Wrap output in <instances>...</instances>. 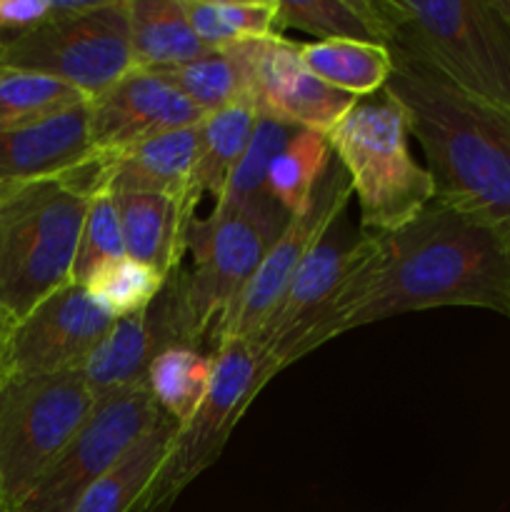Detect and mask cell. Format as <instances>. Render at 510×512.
<instances>
[{
  "label": "cell",
  "mask_w": 510,
  "mask_h": 512,
  "mask_svg": "<svg viewBox=\"0 0 510 512\" xmlns=\"http://www.w3.org/2000/svg\"><path fill=\"white\" fill-rule=\"evenodd\" d=\"M328 143L348 173L363 233H395L435 200L433 175L410 153L408 115L388 95L355 103L330 130Z\"/></svg>",
  "instance_id": "5b68a950"
},
{
  "label": "cell",
  "mask_w": 510,
  "mask_h": 512,
  "mask_svg": "<svg viewBox=\"0 0 510 512\" xmlns=\"http://www.w3.org/2000/svg\"><path fill=\"white\" fill-rule=\"evenodd\" d=\"M288 220L283 205L270 203L233 213H210L193 223L188 243L195 258L193 268L188 273L178 270L168 278L188 348L210 343L218 320L233 308Z\"/></svg>",
  "instance_id": "8992f818"
},
{
  "label": "cell",
  "mask_w": 510,
  "mask_h": 512,
  "mask_svg": "<svg viewBox=\"0 0 510 512\" xmlns=\"http://www.w3.org/2000/svg\"><path fill=\"white\" fill-rule=\"evenodd\" d=\"M213 380V355L200 348H168L150 363L148 388L158 408L178 423L188 425L203 408Z\"/></svg>",
  "instance_id": "d4e9b609"
},
{
  "label": "cell",
  "mask_w": 510,
  "mask_h": 512,
  "mask_svg": "<svg viewBox=\"0 0 510 512\" xmlns=\"http://www.w3.org/2000/svg\"><path fill=\"white\" fill-rule=\"evenodd\" d=\"M285 28L318 40H358L388 48V25L378 0H278V35Z\"/></svg>",
  "instance_id": "cb8c5ba5"
},
{
  "label": "cell",
  "mask_w": 510,
  "mask_h": 512,
  "mask_svg": "<svg viewBox=\"0 0 510 512\" xmlns=\"http://www.w3.org/2000/svg\"><path fill=\"white\" fill-rule=\"evenodd\" d=\"M175 433L178 423L163 415L98 483L90 485L73 512H133L163 468Z\"/></svg>",
  "instance_id": "7402d4cb"
},
{
  "label": "cell",
  "mask_w": 510,
  "mask_h": 512,
  "mask_svg": "<svg viewBox=\"0 0 510 512\" xmlns=\"http://www.w3.org/2000/svg\"><path fill=\"white\" fill-rule=\"evenodd\" d=\"M0 65L60 80L90 103L135 70L128 0H98L80 15L53 13L38 28L8 38Z\"/></svg>",
  "instance_id": "ba28073f"
},
{
  "label": "cell",
  "mask_w": 510,
  "mask_h": 512,
  "mask_svg": "<svg viewBox=\"0 0 510 512\" xmlns=\"http://www.w3.org/2000/svg\"><path fill=\"white\" fill-rule=\"evenodd\" d=\"M365 240H368V233H363L360 225L353 228L345 220V213L333 220L318 245L300 263L293 283L288 285L268 323L253 340H248L260 350L263 360L273 350H278L335 293V288L343 283L345 275L363 255Z\"/></svg>",
  "instance_id": "2e32d148"
},
{
  "label": "cell",
  "mask_w": 510,
  "mask_h": 512,
  "mask_svg": "<svg viewBox=\"0 0 510 512\" xmlns=\"http://www.w3.org/2000/svg\"><path fill=\"white\" fill-rule=\"evenodd\" d=\"M333 163V150L325 135L313 130H295L280 148L268 170V190L288 215L300 213L313 200L315 188Z\"/></svg>",
  "instance_id": "83f0119b"
},
{
  "label": "cell",
  "mask_w": 510,
  "mask_h": 512,
  "mask_svg": "<svg viewBox=\"0 0 510 512\" xmlns=\"http://www.w3.org/2000/svg\"><path fill=\"white\" fill-rule=\"evenodd\" d=\"M95 158L88 103L43 123L0 130V195L68 175Z\"/></svg>",
  "instance_id": "e0dca14e"
},
{
  "label": "cell",
  "mask_w": 510,
  "mask_h": 512,
  "mask_svg": "<svg viewBox=\"0 0 510 512\" xmlns=\"http://www.w3.org/2000/svg\"><path fill=\"white\" fill-rule=\"evenodd\" d=\"M0 512H13V505H10L8 495H5L3 483H0Z\"/></svg>",
  "instance_id": "d590c367"
},
{
  "label": "cell",
  "mask_w": 510,
  "mask_h": 512,
  "mask_svg": "<svg viewBox=\"0 0 510 512\" xmlns=\"http://www.w3.org/2000/svg\"><path fill=\"white\" fill-rule=\"evenodd\" d=\"M378 238L373 290L353 328L433 308H483L510 320V240L488 220L433 200Z\"/></svg>",
  "instance_id": "6da1fadb"
},
{
  "label": "cell",
  "mask_w": 510,
  "mask_h": 512,
  "mask_svg": "<svg viewBox=\"0 0 510 512\" xmlns=\"http://www.w3.org/2000/svg\"><path fill=\"white\" fill-rule=\"evenodd\" d=\"M88 118L95 153L113 155L173 130L195 128L205 115L168 78L135 68L90 100Z\"/></svg>",
  "instance_id": "4fadbf2b"
},
{
  "label": "cell",
  "mask_w": 510,
  "mask_h": 512,
  "mask_svg": "<svg viewBox=\"0 0 510 512\" xmlns=\"http://www.w3.org/2000/svg\"><path fill=\"white\" fill-rule=\"evenodd\" d=\"M260 45L263 40L208 50L203 58L178 65V68L160 70V75L168 78L203 115L218 113L233 105L253 108Z\"/></svg>",
  "instance_id": "ffe728a7"
},
{
  "label": "cell",
  "mask_w": 510,
  "mask_h": 512,
  "mask_svg": "<svg viewBox=\"0 0 510 512\" xmlns=\"http://www.w3.org/2000/svg\"><path fill=\"white\" fill-rule=\"evenodd\" d=\"M488 3H490V8L498 13V18L503 20V23L508 25V30H510V0H488Z\"/></svg>",
  "instance_id": "e575fe53"
},
{
  "label": "cell",
  "mask_w": 510,
  "mask_h": 512,
  "mask_svg": "<svg viewBox=\"0 0 510 512\" xmlns=\"http://www.w3.org/2000/svg\"><path fill=\"white\" fill-rule=\"evenodd\" d=\"M298 53L310 73L353 98H368L383 90L393 73V53L385 45L358 40H313L298 43Z\"/></svg>",
  "instance_id": "603a6c76"
},
{
  "label": "cell",
  "mask_w": 510,
  "mask_h": 512,
  "mask_svg": "<svg viewBox=\"0 0 510 512\" xmlns=\"http://www.w3.org/2000/svg\"><path fill=\"white\" fill-rule=\"evenodd\" d=\"M260 115L250 105H233L205 115L198 123V165H195V183L200 195L223 193L230 173L248 150Z\"/></svg>",
  "instance_id": "484cf974"
},
{
  "label": "cell",
  "mask_w": 510,
  "mask_h": 512,
  "mask_svg": "<svg viewBox=\"0 0 510 512\" xmlns=\"http://www.w3.org/2000/svg\"><path fill=\"white\" fill-rule=\"evenodd\" d=\"M8 38H10V35L0 33V53H3V48H5V43H8Z\"/></svg>",
  "instance_id": "8d00e7d4"
},
{
  "label": "cell",
  "mask_w": 510,
  "mask_h": 512,
  "mask_svg": "<svg viewBox=\"0 0 510 512\" xmlns=\"http://www.w3.org/2000/svg\"><path fill=\"white\" fill-rule=\"evenodd\" d=\"M53 15V0H0V33L20 35L38 28Z\"/></svg>",
  "instance_id": "d6a6232c"
},
{
  "label": "cell",
  "mask_w": 510,
  "mask_h": 512,
  "mask_svg": "<svg viewBox=\"0 0 510 512\" xmlns=\"http://www.w3.org/2000/svg\"><path fill=\"white\" fill-rule=\"evenodd\" d=\"M358 98L330 88L310 73L298 53V43L275 35L260 45L255 70L253 108L260 118H273L298 130H313L328 138L330 130L355 108Z\"/></svg>",
  "instance_id": "5bb4252c"
},
{
  "label": "cell",
  "mask_w": 510,
  "mask_h": 512,
  "mask_svg": "<svg viewBox=\"0 0 510 512\" xmlns=\"http://www.w3.org/2000/svg\"><path fill=\"white\" fill-rule=\"evenodd\" d=\"M393 55L483 103L510 108V30L488 0H378Z\"/></svg>",
  "instance_id": "277c9868"
},
{
  "label": "cell",
  "mask_w": 510,
  "mask_h": 512,
  "mask_svg": "<svg viewBox=\"0 0 510 512\" xmlns=\"http://www.w3.org/2000/svg\"><path fill=\"white\" fill-rule=\"evenodd\" d=\"M100 155L60 178L0 195V318L20 323L45 298L73 283V263Z\"/></svg>",
  "instance_id": "3957f363"
},
{
  "label": "cell",
  "mask_w": 510,
  "mask_h": 512,
  "mask_svg": "<svg viewBox=\"0 0 510 512\" xmlns=\"http://www.w3.org/2000/svg\"><path fill=\"white\" fill-rule=\"evenodd\" d=\"M123 255L125 243L123 230H120L118 203H115V190L110 188L103 155H100V180L90 193L88 210H85L78 253H75L73 263V283L85 285L103 265L123 258Z\"/></svg>",
  "instance_id": "4dcf8cb0"
},
{
  "label": "cell",
  "mask_w": 510,
  "mask_h": 512,
  "mask_svg": "<svg viewBox=\"0 0 510 512\" xmlns=\"http://www.w3.org/2000/svg\"><path fill=\"white\" fill-rule=\"evenodd\" d=\"M383 90L408 115L435 200L488 220L510 240V108L470 98L400 55Z\"/></svg>",
  "instance_id": "7a4b0ae2"
},
{
  "label": "cell",
  "mask_w": 510,
  "mask_h": 512,
  "mask_svg": "<svg viewBox=\"0 0 510 512\" xmlns=\"http://www.w3.org/2000/svg\"><path fill=\"white\" fill-rule=\"evenodd\" d=\"M183 343L168 283L148 310L115 320L98 348L88 355L80 373L95 398L148 383L150 363L163 350ZM188 348V345H185Z\"/></svg>",
  "instance_id": "9a60e30c"
},
{
  "label": "cell",
  "mask_w": 510,
  "mask_h": 512,
  "mask_svg": "<svg viewBox=\"0 0 510 512\" xmlns=\"http://www.w3.org/2000/svg\"><path fill=\"white\" fill-rule=\"evenodd\" d=\"M113 323L85 285L68 283L13 325L0 380L80 370Z\"/></svg>",
  "instance_id": "7c38bea8"
},
{
  "label": "cell",
  "mask_w": 510,
  "mask_h": 512,
  "mask_svg": "<svg viewBox=\"0 0 510 512\" xmlns=\"http://www.w3.org/2000/svg\"><path fill=\"white\" fill-rule=\"evenodd\" d=\"M350 198H353V188H350L348 173L333 158L328 173L315 188L308 208L290 215L288 225L268 248L263 263L248 280L240 298L218 320L213 335H210V355L218 348L238 343V340H253L263 330V325L268 323V318L283 300L288 285L293 283L300 263L318 245L333 220L348 210Z\"/></svg>",
  "instance_id": "8fae6325"
},
{
  "label": "cell",
  "mask_w": 510,
  "mask_h": 512,
  "mask_svg": "<svg viewBox=\"0 0 510 512\" xmlns=\"http://www.w3.org/2000/svg\"><path fill=\"white\" fill-rule=\"evenodd\" d=\"M88 103L60 80L0 65V130L25 128Z\"/></svg>",
  "instance_id": "f1b7e54d"
},
{
  "label": "cell",
  "mask_w": 510,
  "mask_h": 512,
  "mask_svg": "<svg viewBox=\"0 0 510 512\" xmlns=\"http://www.w3.org/2000/svg\"><path fill=\"white\" fill-rule=\"evenodd\" d=\"M125 255L170 278L178 273L190 243L195 210L155 193L115 190Z\"/></svg>",
  "instance_id": "d6986e66"
},
{
  "label": "cell",
  "mask_w": 510,
  "mask_h": 512,
  "mask_svg": "<svg viewBox=\"0 0 510 512\" xmlns=\"http://www.w3.org/2000/svg\"><path fill=\"white\" fill-rule=\"evenodd\" d=\"M163 415L148 383L98 398L78 433L13 512H73L90 485L98 483Z\"/></svg>",
  "instance_id": "30bf717a"
},
{
  "label": "cell",
  "mask_w": 510,
  "mask_h": 512,
  "mask_svg": "<svg viewBox=\"0 0 510 512\" xmlns=\"http://www.w3.org/2000/svg\"><path fill=\"white\" fill-rule=\"evenodd\" d=\"M185 13L210 50L278 35V0H185Z\"/></svg>",
  "instance_id": "4316f807"
},
{
  "label": "cell",
  "mask_w": 510,
  "mask_h": 512,
  "mask_svg": "<svg viewBox=\"0 0 510 512\" xmlns=\"http://www.w3.org/2000/svg\"><path fill=\"white\" fill-rule=\"evenodd\" d=\"M133 60L138 70L178 68L208 53L185 13V0H128Z\"/></svg>",
  "instance_id": "44dd1931"
},
{
  "label": "cell",
  "mask_w": 510,
  "mask_h": 512,
  "mask_svg": "<svg viewBox=\"0 0 510 512\" xmlns=\"http://www.w3.org/2000/svg\"><path fill=\"white\" fill-rule=\"evenodd\" d=\"M10 330H13V323H8L5 318H0V378H3V360H5V345H8Z\"/></svg>",
  "instance_id": "836d02e7"
},
{
  "label": "cell",
  "mask_w": 510,
  "mask_h": 512,
  "mask_svg": "<svg viewBox=\"0 0 510 512\" xmlns=\"http://www.w3.org/2000/svg\"><path fill=\"white\" fill-rule=\"evenodd\" d=\"M265 385V360L253 343L238 340L215 350L213 380L203 408L178 428L163 468L133 512H165L190 483L213 468L235 425Z\"/></svg>",
  "instance_id": "9c48e42d"
},
{
  "label": "cell",
  "mask_w": 510,
  "mask_h": 512,
  "mask_svg": "<svg viewBox=\"0 0 510 512\" xmlns=\"http://www.w3.org/2000/svg\"><path fill=\"white\" fill-rule=\"evenodd\" d=\"M165 283L168 278L160 275L158 270L123 255V258L103 265L85 283V288L105 313L113 315L115 320H123L148 310L155 298L163 293Z\"/></svg>",
  "instance_id": "1f68e13d"
},
{
  "label": "cell",
  "mask_w": 510,
  "mask_h": 512,
  "mask_svg": "<svg viewBox=\"0 0 510 512\" xmlns=\"http://www.w3.org/2000/svg\"><path fill=\"white\" fill-rule=\"evenodd\" d=\"M95 403L80 370L0 380V483L13 508L78 433Z\"/></svg>",
  "instance_id": "52a82bcc"
},
{
  "label": "cell",
  "mask_w": 510,
  "mask_h": 512,
  "mask_svg": "<svg viewBox=\"0 0 510 512\" xmlns=\"http://www.w3.org/2000/svg\"><path fill=\"white\" fill-rule=\"evenodd\" d=\"M298 128L280 123L273 118H258L255 133L250 138L248 150L230 173L223 193L218 195L213 205V213H233V210L260 208V205L278 203L268 190V170L275 155L280 153L285 143L293 138Z\"/></svg>",
  "instance_id": "f546056e"
},
{
  "label": "cell",
  "mask_w": 510,
  "mask_h": 512,
  "mask_svg": "<svg viewBox=\"0 0 510 512\" xmlns=\"http://www.w3.org/2000/svg\"><path fill=\"white\" fill-rule=\"evenodd\" d=\"M103 165L110 188L120 193L165 195L190 210L203 198L195 183L198 125L158 135L123 153L103 155Z\"/></svg>",
  "instance_id": "ac0fdd59"
}]
</instances>
